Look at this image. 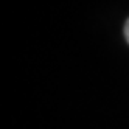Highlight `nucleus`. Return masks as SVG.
Returning <instances> with one entry per match:
<instances>
[{"label": "nucleus", "mask_w": 129, "mask_h": 129, "mask_svg": "<svg viewBox=\"0 0 129 129\" xmlns=\"http://www.w3.org/2000/svg\"><path fill=\"white\" fill-rule=\"evenodd\" d=\"M124 38H126V41L129 44V19L126 20V25H124Z\"/></svg>", "instance_id": "nucleus-1"}]
</instances>
